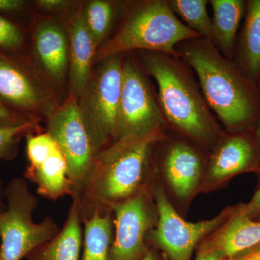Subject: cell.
<instances>
[{
  "label": "cell",
  "instance_id": "obj_1",
  "mask_svg": "<svg viewBox=\"0 0 260 260\" xmlns=\"http://www.w3.org/2000/svg\"><path fill=\"white\" fill-rule=\"evenodd\" d=\"M161 130L116 140L99 150L78 198L82 222L95 213H110L116 205L146 190L147 174L154 143Z\"/></svg>",
  "mask_w": 260,
  "mask_h": 260
},
{
  "label": "cell",
  "instance_id": "obj_2",
  "mask_svg": "<svg viewBox=\"0 0 260 260\" xmlns=\"http://www.w3.org/2000/svg\"><path fill=\"white\" fill-rule=\"evenodd\" d=\"M180 56L194 70L210 109L231 131L244 129L259 114L254 83L203 38L179 44Z\"/></svg>",
  "mask_w": 260,
  "mask_h": 260
},
{
  "label": "cell",
  "instance_id": "obj_3",
  "mask_svg": "<svg viewBox=\"0 0 260 260\" xmlns=\"http://www.w3.org/2000/svg\"><path fill=\"white\" fill-rule=\"evenodd\" d=\"M140 60L147 75L158 84L159 105L166 121L202 144L215 142L218 125L185 61L147 51H141Z\"/></svg>",
  "mask_w": 260,
  "mask_h": 260
},
{
  "label": "cell",
  "instance_id": "obj_4",
  "mask_svg": "<svg viewBox=\"0 0 260 260\" xmlns=\"http://www.w3.org/2000/svg\"><path fill=\"white\" fill-rule=\"evenodd\" d=\"M198 38L201 37L179 20L167 1H145L130 10L115 35L98 49L95 61L133 50L180 57L178 46Z\"/></svg>",
  "mask_w": 260,
  "mask_h": 260
},
{
  "label": "cell",
  "instance_id": "obj_5",
  "mask_svg": "<svg viewBox=\"0 0 260 260\" xmlns=\"http://www.w3.org/2000/svg\"><path fill=\"white\" fill-rule=\"evenodd\" d=\"M3 193L6 204L0 211V260H22L38 246L54 239L61 229L50 216L39 223L34 221L39 200L25 179H12Z\"/></svg>",
  "mask_w": 260,
  "mask_h": 260
},
{
  "label": "cell",
  "instance_id": "obj_6",
  "mask_svg": "<svg viewBox=\"0 0 260 260\" xmlns=\"http://www.w3.org/2000/svg\"><path fill=\"white\" fill-rule=\"evenodd\" d=\"M122 64L121 55L99 61L78 98L80 114L97 153L116 140Z\"/></svg>",
  "mask_w": 260,
  "mask_h": 260
},
{
  "label": "cell",
  "instance_id": "obj_7",
  "mask_svg": "<svg viewBox=\"0 0 260 260\" xmlns=\"http://www.w3.org/2000/svg\"><path fill=\"white\" fill-rule=\"evenodd\" d=\"M0 104L29 119H49L57 108L54 90L30 61L0 51Z\"/></svg>",
  "mask_w": 260,
  "mask_h": 260
},
{
  "label": "cell",
  "instance_id": "obj_8",
  "mask_svg": "<svg viewBox=\"0 0 260 260\" xmlns=\"http://www.w3.org/2000/svg\"><path fill=\"white\" fill-rule=\"evenodd\" d=\"M166 119L147 73L131 56L123 60L116 140L161 130Z\"/></svg>",
  "mask_w": 260,
  "mask_h": 260
},
{
  "label": "cell",
  "instance_id": "obj_9",
  "mask_svg": "<svg viewBox=\"0 0 260 260\" xmlns=\"http://www.w3.org/2000/svg\"><path fill=\"white\" fill-rule=\"evenodd\" d=\"M47 133L68 162L71 198H78L97 153L80 114L78 99L70 93L47 120Z\"/></svg>",
  "mask_w": 260,
  "mask_h": 260
},
{
  "label": "cell",
  "instance_id": "obj_10",
  "mask_svg": "<svg viewBox=\"0 0 260 260\" xmlns=\"http://www.w3.org/2000/svg\"><path fill=\"white\" fill-rule=\"evenodd\" d=\"M154 194L158 220L151 239L168 260H191L198 243L221 226L234 210L224 211L210 220L189 223L173 208L161 188L155 186Z\"/></svg>",
  "mask_w": 260,
  "mask_h": 260
},
{
  "label": "cell",
  "instance_id": "obj_11",
  "mask_svg": "<svg viewBox=\"0 0 260 260\" xmlns=\"http://www.w3.org/2000/svg\"><path fill=\"white\" fill-rule=\"evenodd\" d=\"M112 212L114 235L110 260H143L150 249L148 235L154 218L147 191L116 205Z\"/></svg>",
  "mask_w": 260,
  "mask_h": 260
},
{
  "label": "cell",
  "instance_id": "obj_12",
  "mask_svg": "<svg viewBox=\"0 0 260 260\" xmlns=\"http://www.w3.org/2000/svg\"><path fill=\"white\" fill-rule=\"evenodd\" d=\"M25 140L28 164L24 177L37 185L38 194L52 201L71 197L68 162L50 135L32 133Z\"/></svg>",
  "mask_w": 260,
  "mask_h": 260
},
{
  "label": "cell",
  "instance_id": "obj_13",
  "mask_svg": "<svg viewBox=\"0 0 260 260\" xmlns=\"http://www.w3.org/2000/svg\"><path fill=\"white\" fill-rule=\"evenodd\" d=\"M30 61L51 88H60L69 73V47L64 25L55 19L38 20L32 32Z\"/></svg>",
  "mask_w": 260,
  "mask_h": 260
},
{
  "label": "cell",
  "instance_id": "obj_14",
  "mask_svg": "<svg viewBox=\"0 0 260 260\" xmlns=\"http://www.w3.org/2000/svg\"><path fill=\"white\" fill-rule=\"evenodd\" d=\"M64 26L69 47L70 93L78 99L93 72L98 49L84 21L83 7L70 13Z\"/></svg>",
  "mask_w": 260,
  "mask_h": 260
},
{
  "label": "cell",
  "instance_id": "obj_15",
  "mask_svg": "<svg viewBox=\"0 0 260 260\" xmlns=\"http://www.w3.org/2000/svg\"><path fill=\"white\" fill-rule=\"evenodd\" d=\"M260 244V220L249 218L239 207L199 250L218 253L227 260Z\"/></svg>",
  "mask_w": 260,
  "mask_h": 260
},
{
  "label": "cell",
  "instance_id": "obj_16",
  "mask_svg": "<svg viewBox=\"0 0 260 260\" xmlns=\"http://www.w3.org/2000/svg\"><path fill=\"white\" fill-rule=\"evenodd\" d=\"M256 150L250 139L244 135H232L218 143L208 166L210 182L218 183L255 165Z\"/></svg>",
  "mask_w": 260,
  "mask_h": 260
},
{
  "label": "cell",
  "instance_id": "obj_17",
  "mask_svg": "<svg viewBox=\"0 0 260 260\" xmlns=\"http://www.w3.org/2000/svg\"><path fill=\"white\" fill-rule=\"evenodd\" d=\"M166 177L179 198L190 196L199 184L203 162L198 150L184 142L169 146L164 161Z\"/></svg>",
  "mask_w": 260,
  "mask_h": 260
},
{
  "label": "cell",
  "instance_id": "obj_18",
  "mask_svg": "<svg viewBox=\"0 0 260 260\" xmlns=\"http://www.w3.org/2000/svg\"><path fill=\"white\" fill-rule=\"evenodd\" d=\"M83 222L76 200H73L68 218L54 239L38 246L25 260H80L83 247Z\"/></svg>",
  "mask_w": 260,
  "mask_h": 260
},
{
  "label": "cell",
  "instance_id": "obj_19",
  "mask_svg": "<svg viewBox=\"0 0 260 260\" xmlns=\"http://www.w3.org/2000/svg\"><path fill=\"white\" fill-rule=\"evenodd\" d=\"M213 9V44L231 59L239 24L246 14L247 3L242 0H211Z\"/></svg>",
  "mask_w": 260,
  "mask_h": 260
},
{
  "label": "cell",
  "instance_id": "obj_20",
  "mask_svg": "<svg viewBox=\"0 0 260 260\" xmlns=\"http://www.w3.org/2000/svg\"><path fill=\"white\" fill-rule=\"evenodd\" d=\"M245 15L237 66L254 83L260 77V0L248 1Z\"/></svg>",
  "mask_w": 260,
  "mask_h": 260
},
{
  "label": "cell",
  "instance_id": "obj_21",
  "mask_svg": "<svg viewBox=\"0 0 260 260\" xmlns=\"http://www.w3.org/2000/svg\"><path fill=\"white\" fill-rule=\"evenodd\" d=\"M83 253L80 260H110L114 239L113 212L95 213L84 220Z\"/></svg>",
  "mask_w": 260,
  "mask_h": 260
},
{
  "label": "cell",
  "instance_id": "obj_22",
  "mask_svg": "<svg viewBox=\"0 0 260 260\" xmlns=\"http://www.w3.org/2000/svg\"><path fill=\"white\" fill-rule=\"evenodd\" d=\"M121 5L105 0H92L83 8L84 21L97 49L112 28Z\"/></svg>",
  "mask_w": 260,
  "mask_h": 260
},
{
  "label": "cell",
  "instance_id": "obj_23",
  "mask_svg": "<svg viewBox=\"0 0 260 260\" xmlns=\"http://www.w3.org/2000/svg\"><path fill=\"white\" fill-rule=\"evenodd\" d=\"M168 4L173 13L186 23V25L213 43L212 19L208 15L207 0H169Z\"/></svg>",
  "mask_w": 260,
  "mask_h": 260
},
{
  "label": "cell",
  "instance_id": "obj_24",
  "mask_svg": "<svg viewBox=\"0 0 260 260\" xmlns=\"http://www.w3.org/2000/svg\"><path fill=\"white\" fill-rule=\"evenodd\" d=\"M39 122L34 121L23 125L0 127V161H10L16 158L20 140L27 135L42 132Z\"/></svg>",
  "mask_w": 260,
  "mask_h": 260
},
{
  "label": "cell",
  "instance_id": "obj_25",
  "mask_svg": "<svg viewBox=\"0 0 260 260\" xmlns=\"http://www.w3.org/2000/svg\"><path fill=\"white\" fill-rule=\"evenodd\" d=\"M23 30L13 20L0 15V51L25 57L20 54L25 44Z\"/></svg>",
  "mask_w": 260,
  "mask_h": 260
},
{
  "label": "cell",
  "instance_id": "obj_26",
  "mask_svg": "<svg viewBox=\"0 0 260 260\" xmlns=\"http://www.w3.org/2000/svg\"><path fill=\"white\" fill-rule=\"evenodd\" d=\"M34 121L37 120L29 119L25 116L12 112L0 104V127H11V126L23 125Z\"/></svg>",
  "mask_w": 260,
  "mask_h": 260
},
{
  "label": "cell",
  "instance_id": "obj_27",
  "mask_svg": "<svg viewBox=\"0 0 260 260\" xmlns=\"http://www.w3.org/2000/svg\"><path fill=\"white\" fill-rule=\"evenodd\" d=\"M73 4V2L68 0H38L36 5L39 9L46 12L62 11Z\"/></svg>",
  "mask_w": 260,
  "mask_h": 260
},
{
  "label": "cell",
  "instance_id": "obj_28",
  "mask_svg": "<svg viewBox=\"0 0 260 260\" xmlns=\"http://www.w3.org/2000/svg\"><path fill=\"white\" fill-rule=\"evenodd\" d=\"M28 3L24 0H0V15L16 14L26 8Z\"/></svg>",
  "mask_w": 260,
  "mask_h": 260
},
{
  "label": "cell",
  "instance_id": "obj_29",
  "mask_svg": "<svg viewBox=\"0 0 260 260\" xmlns=\"http://www.w3.org/2000/svg\"><path fill=\"white\" fill-rule=\"evenodd\" d=\"M239 208L249 218L252 219L258 218L260 215V186L254 193L250 201L247 204L239 206Z\"/></svg>",
  "mask_w": 260,
  "mask_h": 260
},
{
  "label": "cell",
  "instance_id": "obj_30",
  "mask_svg": "<svg viewBox=\"0 0 260 260\" xmlns=\"http://www.w3.org/2000/svg\"><path fill=\"white\" fill-rule=\"evenodd\" d=\"M229 260H260V244L239 253Z\"/></svg>",
  "mask_w": 260,
  "mask_h": 260
},
{
  "label": "cell",
  "instance_id": "obj_31",
  "mask_svg": "<svg viewBox=\"0 0 260 260\" xmlns=\"http://www.w3.org/2000/svg\"><path fill=\"white\" fill-rule=\"evenodd\" d=\"M195 260H227L223 256L213 251H198V256Z\"/></svg>",
  "mask_w": 260,
  "mask_h": 260
},
{
  "label": "cell",
  "instance_id": "obj_32",
  "mask_svg": "<svg viewBox=\"0 0 260 260\" xmlns=\"http://www.w3.org/2000/svg\"><path fill=\"white\" fill-rule=\"evenodd\" d=\"M143 260H168L167 258L166 257L164 254H160L158 251L155 250L154 248H150V250H149L148 254H146V256L143 258Z\"/></svg>",
  "mask_w": 260,
  "mask_h": 260
},
{
  "label": "cell",
  "instance_id": "obj_33",
  "mask_svg": "<svg viewBox=\"0 0 260 260\" xmlns=\"http://www.w3.org/2000/svg\"><path fill=\"white\" fill-rule=\"evenodd\" d=\"M3 197H4V193H3V190L1 187V184H0V211L4 210L5 208V204L4 201H3Z\"/></svg>",
  "mask_w": 260,
  "mask_h": 260
},
{
  "label": "cell",
  "instance_id": "obj_34",
  "mask_svg": "<svg viewBox=\"0 0 260 260\" xmlns=\"http://www.w3.org/2000/svg\"><path fill=\"white\" fill-rule=\"evenodd\" d=\"M256 138H257L258 140H259V141H260V123L259 124V126H258L257 129H256Z\"/></svg>",
  "mask_w": 260,
  "mask_h": 260
},
{
  "label": "cell",
  "instance_id": "obj_35",
  "mask_svg": "<svg viewBox=\"0 0 260 260\" xmlns=\"http://www.w3.org/2000/svg\"><path fill=\"white\" fill-rule=\"evenodd\" d=\"M256 220H260V215H259V216H258V218H256Z\"/></svg>",
  "mask_w": 260,
  "mask_h": 260
}]
</instances>
